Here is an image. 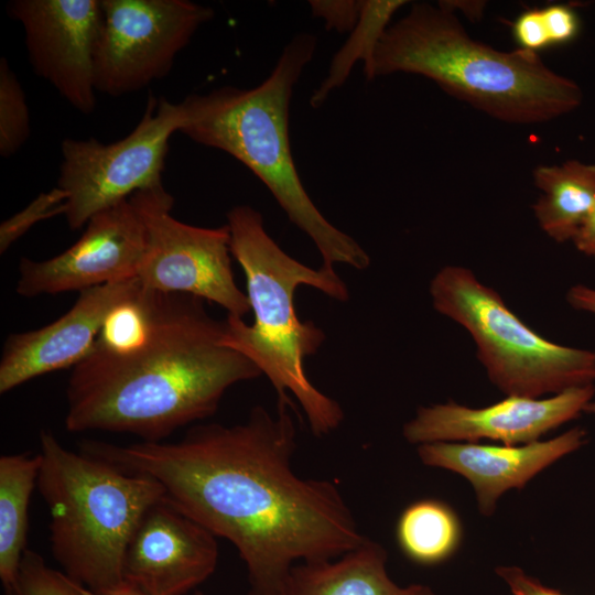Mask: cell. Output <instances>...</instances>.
<instances>
[{
	"label": "cell",
	"instance_id": "cell-10",
	"mask_svg": "<svg viewBox=\"0 0 595 595\" xmlns=\"http://www.w3.org/2000/svg\"><path fill=\"white\" fill-rule=\"evenodd\" d=\"M102 23L95 52L96 91L118 97L161 79L212 8L187 0H100Z\"/></svg>",
	"mask_w": 595,
	"mask_h": 595
},
{
	"label": "cell",
	"instance_id": "cell-4",
	"mask_svg": "<svg viewBox=\"0 0 595 595\" xmlns=\"http://www.w3.org/2000/svg\"><path fill=\"white\" fill-rule=\"evenodd\" d=\"M424 76L490 117L545 122L582 102L580 86L551 71L538 53L501 52L470 37L455 13L426 2L387 29L365 76Z\"/></svg>",
	"mask_w": 595,
	"mask_h": 595
},
{
	"label": "cell",
	"instance_id": "cell-34",
	"mask_svg": "<svg viewBox=\"0 0 595 595\" xmlns=\"http://www.w3.org/2000/svg\"><path fill=\"white\" fill-rule=\"evenodd\" d=\"M3 595H19V593L15 589H4Z\"/></svg>",
	"mask_w": 595,
	"mask_h": 595
},
{
	"label": "cell",
	"instance_id": "cell-33",
	"mask_svg": "<svg viewBox=\"0 0 595 595\" xmlns=\"http://www.w3.org/2000/svg\"><path fill=\"white\" fill-rule=\"evenodd\" d=\"M595 353V351H594ZM585 412L595 414V401H589L584 408Z\"/></svg>",
	"mask_w": 595,
	"mask_h": 595
},
{
	"label": "cell",
	"instance_id": "cell-17",
	"mask_svg": "<svg viewBox=\"0 0 595 595\" xmlns=\"http://www.w3.org/2000/svg\"><path fill=\"white\" fill-rule=\"evenodd\" d=\"M386 563L385 549L367 538L336 559L296 564L283 595H435L424 584L398 585Z\"/></svg>",
	"mask_w": 595,
	"mask_h": 595
},
{
	"label": "cell",
	"instance_id": "cell-30",
	"mask_svg": "<svg viewBox=\"0 0 595 595\" xmlns=\"http://www.w3.org/2000/svg\"><path fill=\"white\" fill-rule=\"evenodd\" d=\"M566 300L573 309L595 315V289L583 284L573 285L566 294Z\"/></svg>",
	"mask_w": 595,
	"mask_h": 595
},
{
	"label": "cell",
	"instance_id": "cell-8",
	"mask_svg": "<svg viewBox=\"0 0 595 595\" xmlns=\"http://www.w3.org/2000/svg\"><path fill=\"white\" fill-rule=\"evenodd\" d=\"M185 119L181 102L150 95L144 112L125 138L101 143L65 139L57 187L67 194L64 216L78 229L98 212L162 184L169 141Z\"/></svg>",
	"mask_w": 595,
	"mask_h": 595
},
{
	"label": "cell",
	"instance_id": "cell-19",
	"mask_svg": "<svg viewBox=\"0 0 595 595\" xmlns=\"http://www.w3.org/2000/svg\"><path fill=\"white\" fill-rule=\"evenodd\" d=\"M39 469V453L0 457V580L4 589H17L20 563L26 551L29 505Z\"/></svg>",
	"mask_w": 595,
	"mask_h": 595
},
{
	"label": "cell",
	"instance_id": "cell-13",
	"mask_svg": "<svg viewBox=\"0 0 595 595\" xmlns=\"http://www.w3.org/2000/svg\"><path fill=\"white\" fill-rule=\"evenodd\" d=\"M217 537L170 502L151 506L125 552V583L149 595H187L218 563Z\"/></svg>",
	"mask_w": 595,
	"mask_h": 595
},
{
	"label": "cell",
	"instance_id": "cell-28",
	"mask_svg": "<svg viewBox=\"0 0 595 595\" xmlns=\"http://www.w3.org/2000/svg\"><path fill=\"white\" fill-rule=\"evenodd\" d=\"M496 573L506 582L513 595H564L542 585L517 566H500Z\"/></svg>",
	"mask_w": 595,
	"mask_h": 595
},
{
	"label": "cell",
	"instance_id": "cell-16",
	"mask_svg": "<svg viewBox=\"0 0 595 595\" xmlns=\"http://www.w3.org/2000/svg\"><path fill=\"white\" fill-rule=\"evenodd\" d=\"M586 432L574 428L549 441L521 446L434 442L419 446L421 461L467 478L475 488L479 509L490 515L498 497L509 488H521L539 472L580 448Z\"/></svg>",
	"mask_w": 595,
	"mask_h": 595
},
{
	"label": "cell",
	"instance_id": "cell-1",
	"mask_svg": "<svg viewBox=\"0 0 595 595\" xmlns=\"http://www.w3.org/2000/svg\"><path fill=\"white\" fill-rule=\"evenodd\" d=\"M292 407L256 405L244 423L195 425L177 442L85 441L80 451L156 479L170 502L227 539L246 564L247 595H283L296 564L336 559L367 540L334 482L293 470Z\"/></svg>",
	"mask_w": 595,
	"mask_h": 595
},
{
	"label": "cell",
	"instance_id": "cell-14",
	"mask_svg": "<svg viewBox=\"0 0 595 595\" xmlns=\"http://www.w3.org/2000/svg\"><path fill=\"white\" fill-rule=\"evenodd\" d=\"M594 386L575 387L548 399L508 396L482 409L447 402L419 408L403 426L413 444L469 441H500L505 445L538 441L550 430L576 418L594 396Z\"/></svg>",
	"mask_w": 595,
	"mask_h": 595
},
{
	"label": "cell",
	"instance_id": "cell-18",
	"mask_svg": "<svg viewBox=\"0 0 595 595\" xmlns=\"http://www.w3.org/2000/svg\"><path fill=\"white\" fill-rule=\"evenodd\" d=\"M542 195L533 205L541 229L553 240H572L595 206V164L571 160L533 171Z\"/></svg>",
	"mask_w": 595,
	"mask_h": 595
},
{
	"label": "cell",
	"instance_id": "cell-21",
	"mask_svg": "<svg viewBox=\"0 0 595 595\" xmlns=\"http://www.w3.org/2000/svg\"><path fill=\"white\" fill-rule=\"evenodd\" d=\"M405 3V0H361L359 20L333 56L326 77L313 91L312 107L322 106L333 90L343 86L357 62L364 63V74L368 72L393 14Z\"/></svg>",
	"mask_w": 595,
	"mask_h": 595
},
{
	"label": "cell",
	"instance_id": "cell-35",
	"mask_svg": "<svg viewBox=\"0 0 595 595\" xmlns=\"http://www.w3.org/2000/svg\"><path fill=\"white\" fill-rule=\"evenodd\" d=\"M191 595H204V594L202 592L196 591V592L192 593Z\"/></svg>",
	"mask_w": 595,
	"mask_h": 595
},
{
	"label": "cell",
	"instance_id": "cell-26",
	"mask_svg": "<svg viewBox=\"0 0 595 595\" xmlns=\"http://www.w3.org/2000/svg\"><path fill=\"white\" fill-rule=\"evenodd\" d=\"M512 35L521 50L538 53L551 46L541 9L522 12L512 23Z\"/></svg>",
	"mask_w": 595,
	"mask_h": 595
},
{
	"label": "cell",
	"instance_id": "cell-7",
	"mask_svg": "<svg viewBox=\"0 0 595 595\" xmlns=\"http://www.w3.org/2000/svg\"><path fill=\"white\" fill-rule=\"evenodd\" d=\"M430 294L440 314L468 331L488 377L508 396L538 398L595 381L594 351L542 337L469 269L442 268Z\"/></svg>",
	"mask_w": 595,
	"mask_h": 595
},
{
	"label": "cell",
	"instance_id": "cell-9",
	"mask_svg": "<svg viewBox=\"0 0 595 595\" xmlns=\"http://www.w3.org/2000/svg\"><path fill=\"white\" fill-rule=\"evenodd\" d=\"M147 230V252L138 274L142 286L210 301L227 315L244 317L250 303L235 281L227 224L197 227L172 215L173 196L163 185L130 197Z\"/></svg>",
	"mask_w": 595,
	"mask_h": 595
},
{
	"label": "cell",
	"instance_id": "cell-32",
	"mask_svg": "<svg viewBox=\"0 0 595 595\" xmlns=\"http://www.w3.org/2000/svg\"><path fill=\"white\" fill-rule=\"evenodd\" d=\"M97 595H149L144 592H142L141 589L137 588V587H133L127 583H123L122 585L113 588V589H110V591H106V592H102V593H99Z\"/></svg>",
	"mask_w": 595,
	"mask_h": 595
},
{
	"label": "cell",
	"instance_id": "cell-11",
	"mask_svg": "<svg viewBox=\"0 0 595 595\" xmlns=\"http://www.w3.org/2000/svg\"><path fill=\"white\" fill-rule=\"evenodd\" d=\"M147 252L145 226L131 199L95 214L80 238L46 260L21 258L17 293L57 294L138 278Z\"/></svg>",
	"mask_w": 595,
	"mask_h": 595
},
{
	"label": "cell",
	"instance_id": "cell-27",
	"mask_svg": "<svg viewBox=\"0 0 595 595\" xmlns=\"http://www.w3.org/2000/svg\"><path fill=\"white\" fill-rule=\"evenodd\" d=\"M551 45L572 41L580 31L576 12L566 4H551L541 9Z\"/></svg>",
	"mask_w": 595,
	"mask_h": 595
},
{
	"label": "cell",
	"instance_id": "cell-25",
	"mask_svg": "<svg viewBox=\"0 0 595 595\" xmlns=\"http://www.w3.org/2000/svg\"><path fill=\"white\" fill-rule=\"evenodd\" d=\"M312 15L322 19L327 30L351 32L361 12V0H311Z\"/></svg>",
	"mask_w": 595,
	"mask_h": 595
},
{
	"label": "cell",
	"instance_id": "cell-12",
	"mask_svg": "<svg viewBox=\"0 0 595 595\" xmlns=\"http://www.w3.org/2000/svg\"><path fill=\"white\" fill-rule=\"evenodd\" d=\"M11 18L20 22L35 73L76 110L96 108L95 52L102 23L100 0H13Z\"/></svg>",
	"mask_w": 595,
	"mask_h": 595
},
{
	"label": "cell",
	"instance_id": "cell-15",
	"mask_svg": "<svg viewBox=\"0 0 595 595\" xmlns=\"http://www.w3.org/2000/svg\"><path fill=\"white\" fill-rule=\"evenodd\" d=\"M141 286L136 278L84 290L56 321L10 334L0 359V393L39 376L77 366L93 350L110 313L136 296Z\"/></svg>",
	"mask_w": 595,
	"mask_h": 595
},
{
	"label": "cell",
	"instance_id": "cell-22",
	"mask_svg": "<svg viewBox=\"0 0 595 595\" xmlns=\"http://www.w3.org/2000/svg\"><path fill=\"white\" fill-rule=\"evenodd\" d=\"M25 95L8 61H0V154H15L30 136Z\"/></svg>",
	"mask_w": 595,
	"mask_h": 595
},
{
	"label": "cell",
	"instance_id": "cell-29",
	"mask_svg": "<svg viewBox=\"0 0 595 595\" xmlns=\"http://www.w3.org/2000/svg\"><path fill=\"white\" fill-rule=\"evenodd\" d=\"M572 240L578 251L595 259V206L586 216Z\"/></svg>",
	"mask_w": 595,
	"mask_h": 595
},
{
	"label": "cell",
	"instance_id": "cell-3",
	"mask_svg": "<svg viewBox=\"0 0 595 595\" xmlns=\"http://www.w3.org/2000/svg\"><path fill=\"white\" fill-rule=\"evenodd\" d=\"M315 51V36L299 33L258 86H223L205 95H188L181 101L185 119L180 132L245 164L267 186L290 221L310 237L322 257V266L334 269L336 263H343L365 270L370 264L368 253L318 210L292 156L291 97Z\"/></svg>",
	"mask_w": 595,
	"mask_h": 595
},
{
	"label": "cell",
	"instance_id": "cell-24",
	"mask_svg": "<svg viewBox=\"0 0 595 595\" xmlns=\"http://www.w3.org/2000/svg\"><path fill=\"white\" fill-rule=\"evenodd\" d=\"M66 199L67 194L55 187L48 193H42L24 209L4 220L0 226V253H4L37 221L64 215Z\"/></svg>",
	"mask_w": 595,
	"mask_h": 595
},
{
	"label": "cell",
	"instance_id": "cell-6",
	"mask_svg": "<svg viewBox=\"0 0 595 595\" xmlns=\"http://www.w3.org/2000/svg\"><path fill=\"white\" fill-rule=\"evenodd\" d=\"M39 456L36 487L51 518L54 559L96 594L122 585L127 545L164 488L151 476L64 447L50 430L40 433Z\"/></svg>",
	"mask_w": 595,
	"mask_h": 595
},
{
	"label": "cell",
	"instance_id": "cell-20",
	"mask_svg": "<svg viewBox=\"0 0 595 595\" xmlns=\"http://www.w3.org/2000/svg\"><path fill=\"white\" fill-rule=\"evenodd\" d=\"M397 542L411 561L431 565L451 556L461 540L457 516L446 504L423 499L410 504L396 527Z\"/></svg>",
	"mask_w": 595,
	"mask_h": 595
},
{
	"label": "cell",
	"instance_id": "cell-2",
	"mask_svg": "<svg viewBox=\"0 0 595 595\" xmlns=\"http://www.w3.org/2000/svg\"><path fill=\"white\" fill-rule=\"evenodd\" d=\"M148 328L126 349L98 340L73 368L66 388L68 432L129 433L162 442L177 429L212 416L226 391L261 376L225 346V320L203 299L144 288Z\"/></svg>",
	"mask_w": 595,
	"mask_h": 595
},
{
	"label": "cell",
	"instance_id": "cell-5",
	"mask_svg": "<svg viewBox=\"0 0 595 595\" xmlns=\"http://www.w3.org/2000/svg\"><path fill=\"white\" fill-rule=\"evenodd\" d=\"M231 256L241 267L252 324L227 315L221 343L249 360L264 375L279 401L302 408L313 434L335 431L344 419L339 403L320 391L305 372V359L325 340L324 332L296 314L294 295L300 285L312 286L337 301H347L346 283L332 268H310L289 256L267 232L262 215L249 205L227 213Z\"/></svg>",
	"mask_w": 595,
	"mask_h": 595
},
{
	"label": "cell",
	"instance_id": "cell-23",
	"mask_svg": "<svg viewBox=\"0 0 595 595\" xmlns=\"http://www.w3.org/2000/svg\"><path fill=\"white\" fill-rule=\"evenodd\" d=\"M19 595H97L64 572L48 566L35 551L26 549L20 563Z\"/></svg>",
	"mask_w": 595,
	"mask_h": 595
},
{
	"label": "cell",
	"instance_id": "cell-31",
	"mask_svg": "<svg viewBox=\"0 0 595 595\" xmlns=\"http://www.w3.org/2000/svg\"><path fill=\"white\" fill-rule=\"evenodd\" d=\"M439 7L447 10L454 11L457 8L461 9L465 15L472 20H479L484 13L485 2L484 1H440Z\"/></svg>",
	"mask_w": 595,
	"mask_h": 595
}]
</instances>
